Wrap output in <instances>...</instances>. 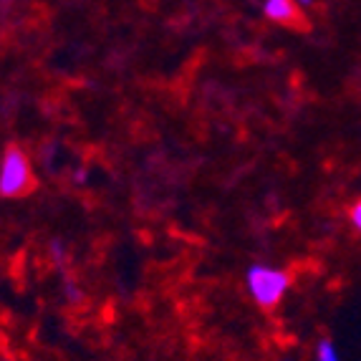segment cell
Wrapping results in <instances>:
<instances>
[{"label":"cell","mask_w":361,"mask_h":361,"mask_svg":"<svg viewBox=\"0 0 361 361\" xmlns=\"http://www.w3.org/2000/svg\"><path fill=\"white\" fill-rule=\"evenodd\" d=\"M245 286L247 293L253 295V301L260 308L271 311L281 303V298L286 295L290 286V278L286 271H278V268H268V265H253L250 271L245 273Z\"/></svg>","instance_id":"cell-2"},{"label":"cell","mask_w":361,"mask_h":361,"mask_svg":"<svg viewBox=\"0 0 361 361\" xmlns=\"http://www.w3.org/2000/svg\"><path fill=\"white\" fill-rule=\"evenodd\" d=\"M316 361H338L336 351H334V346H331V341H329V338L319 341V349H316Z\"/></svg>","instance_id":"cell-4"},{"label":"cell","mask_w":361,"mask_h":361,"mask_svg":"<svg viewBox=\"0 0 361 361\" xmlns=\"http://www.w3.org/2000/svg\"><path fill=\"white\" fill-rule=\"evenodd\" d=\"M295 3H301V6H308V3H313V0H295Z\"/></svg>","instance_id":"cell-6"},{"label":"cell","mask_w":361,"mask_h":361,"mask_svg":"<svg viewBox=\"0 0 361 361\" xmlns=\"http://www.w3.org/2000/svg\"><path fill=\"white\" fill-rule=\"evenodd\" d=\"M351 223L356 225V230H361V200L351 207Z\"/></svg>","instance_id":"cell-5"},{"label":"cell","mask_w":361,"mask_h":361,"mask_svg":"<svg viewBox=\"0 0 361 361\" xmlns=\"http://www.w3.org/2000/svg\"><path fill=\"white\" fill-rule=\"evenodd\" d=\"M263 13L281 25H288V28L295 30H308V20L295 0H265Z\"/></svg>","instance_id":"cell-3"},{"label":"cell","mask_w":361,"mask_h":361,"mask_svg":"<svg viewBox=\"0 0 361 361\" xmlns=\"http://www.w3.org/2000/svg\"><path fill=\"white\" fill-rule=\"evenodd\" d=\"M36 185L28 154L18 145H11L0 159V197H25L36 190Z\"/></svg>","instance_id":"cell-1"}]
</instances>
